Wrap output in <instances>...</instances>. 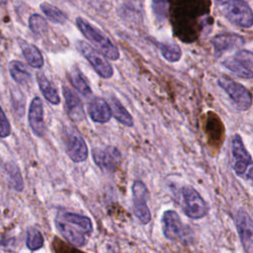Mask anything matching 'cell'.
Segmentation results:
<instances>
[{
	"instance_id": "11",
	"label": "cell",
	"mask_w": 253,
	"mask_h": 253,
	"mask_svg": "<svg viewBox=\"0 0 253 253\" xmlns=\"http://www.w3.org/2000/svg\"><path fill=\"white\" fill-rule=\"evenodd\" d=\"M92 156L95 164L104 172H114L122 161L121 152L117 147L111 145L104 148H94Z\"/></svg>"
},
{
	"instance_id": "18",
	"label": "cell",
	"mask_w": 253,
	"mask_h": 253,
	"mask_svg": "<svg viewBox=\"0 0 253 253\" xmlns=\"http://www.w3.org/2000/svg\"><path fill=\"white\" fill-rule=\"evenodd\" d=\"M37 81L41 92L42 93L45 100H47L52 105H58L60 103V97L57 90L50 83V81L42 73L37 74Z\"/></svg>"
},
{
	"instance_id": "28",
	"label": "cell",
	"mask_w": 253,
	"mask_h": 253,
	"mask_svg": "<svg viewBox=\"0 0 253 253\" xmlns=\"http://www.w3.org/2000/svg\"><path fill=\"white\" fill-rule=\"evenodd\" d=\"M10 133H11V125L4 111L0 107V137L2 138L7 137L10 135Z\"/></svg>"
},
{
	"instance_id": "30",
	"label": "cell",
	"mask_w": 253,
	"mask_h": 253,
	"mask_svg": "<svg viewBox=\"0 0 253 253\" xmlns=\"http://www.w3.org/2000/svg\"><path fill=\"white\" fill-rule=\"evenodd\" d=\"M166 2L163 1H153L152 2V8H153V12L155 13V15L157 17H161L163 15H165V11H166Z\"/></svg>"
},
{
	"instance_id": "22",
	"label": "cell",
	"mask_w": 253,
	"mask_h": 253,
	"mask_svg": "<svg viewBox=\"0 0 253 253\" xmlns=\"http://www.w3.org/2000/svg\"><path fill=\"white\" fill-rule=\"evenodd\" d=\"M111 110H112V115L115 117V119L126 126H133V119L131 117V115L126 111V109L121 104V102L112 97L111 98Z\"/></svg>"
},
{
	"instance_id": "13",
	"label": "cell",
	"mask_w": 253,
	"mask_h": 253,
	"mask_svg": "<svg viewBox=\"0 0 253 253\" xmlns=\"http://www.w3.org/2000/svg\"><path fill=\"white\" fill-rule=\"evenodd\" d=\"M29 125L33 132L42 137L44 134V121H43V106L42 101L39 97H35L29 107L28 114Z\"/></svg>"
},
{
	"instance_id": "10",
	"label": "cell",
	"mask_w": 253,
	"mask_h": 253,
	"mask_svg": "<svg viewBox=\"0 0 253 253\" xmlns=\"http://www.w3.org/2000/svg\"><path fill=\"white\" fill-rule=\"evenodd\" d=\"M133 212L142 224H147L151 219L150 211L147 207L148 191L141 181H135L131 186Z\"/></svg>"
},
{
	"instance_id": "2",
	"label": "cell",
	"mask_w": 253,
	"mask_h": 253,
	"mask_svg": "<svg viewBox=\"0 0 253 253\" xmlns=\"http://www.w3.org/2000/svg\"><path fill=\"white\" fill-rule=\"evenodd\" d=\"M76 26L82 35L91 42V43L104 54L105 57L117 60L120 57V51L118 47L111 42V40L99 29L91 25L88 21L81 17H77L75 20Z\"/></svg>"
},
{
	"instance_id": "26",
	"label": "cell",
	"mask_w": 253,
	"mask_h": 253,
	"mask_svg": "<svg viewBox=\"0 0 253 253\" xmlns=\"http://www.w3.org/2000/svg\"><path fill=\"white\" fill-rule=\"evenodd\" d=\"M26 245L27 247L32 250H38L42 247L43 245V237L39 229L36 227H30L27 230V237H26Z\"/></svg>"
},
{
	"instance_id": "31",
	"label": "cell",
	"mask_w": 253,
	"mask_h": 253,
	"mask_svg": "<svg viewBox=\"0 0 253 253\" xmlns=\"http://www.w3.org/2000/svg\"><path fill=\"white\" fill-rule=\"evenodd\" d=\"M2 167V159H1V157H0V168Z\"/></svg>"
},
{
	"instance_id": "7",
	"label": "cell",
	"mask_w": 253,
	"mask_h": 253,
	"mask_svg": "<svg viewBox=\"0 0 253 253\" xmlns=\"http://www.w3.org/2000/svg\"><path fill=\"white\" fill-rule=\"evenodd\" d=\"M76 47L79 52L88 60V62L92 65L100 77L108 79L113 76V66L101 52H99L84 41H77Z\"/></svg>"
},
{
	"instance_id": "15",
	"label": "cell",
	"mask_w": 253,
	"mask_h": 253,
	"mask_svg": "<svg viewBox=\"0 0 253 253\" xmlns=\"http://www.w3.org/2000/svg\"><path fill=\"white\" fill-rule=\"evenodd\" d=\"M211 43L213 45L214 54L216 57H218L225 51H228L229 49H232L236 46L242 45L244 43V40L239 35L224 33L214 36L211 40Z\"/></svg>"
},
{
	"instance_id": "3",
	"label": "cell",
	"mask_w": 253,
	"mask_h": 253,
	"mask_svg": "<svg viewBox=\"0 0 253 253\" xmlns=\"http://www.w3.org/2000/svg\"><path fill=\"white\" fill-rule=\"evenodd\" d=\"M218 11L231 24L249 29L253 26V11L249 4L242 0H223L216 3Z\"/></svg>"
},
{
	"instance_id": "1",
	"label": "cell",
	"mask_w": 253,
	"mask_h": 253,
	"mask_svg": "<svg viewBox=\"0 0 253 253\" xmlns=\"http://www.w3.org/2000/svg\"><path fill=\"white\" fill-rule=\"evenodd\" d=\"M55 225L62 237L77 247L86 243V236L90 235L93 230L89 217L69 211L59 212L55 217Z\"/></svg>"
},
{
	"instance_id": "20",
	"label": "cell",
	"mask_w": 253,
	"mask_h": 253,
	"mask_svg": "<svg viewBox=\"0 0 253 253\" xmlns=\"http://www.w3.org/2000/svg\"><path fill=\"white\" fill-rule=\"evenodd\" d=\"M9 72L11 77L20 85H25L31 80V72L27 65L20 60H11L9 62Z\"/></svg>"
},
{
	"instance_id": "4",
	"label": "cell",
	"mask_w": 253,
	"mask_h": 253,
	"mask_svg": "<svg viewBox=\"0 0 253 253\" xmlns=\"http://www.w3.org/2000/svg\"><path fill=\"white\" fill-rule=\"evenodd\" d=\"M231 165L235 174L253 186V161L239 134L231 140Z\"/></svg>"
},
{
	"instance_id": "14",
	"label": "cell",
	"mask_w": 253,
	"mask_h": 253,
	"mask_svg": "<svg viewBox=\"0 0 253 253\" xmlns=\"http://www.w3.org/2000/svg\"><path fill=\"white\" fill-rule=\"evenodd\" d=\"M62 93L65 100V106L68 117L75 123H80L84 120V108L79 97L68 87H62Z\"/></svg>"
},
{
	"instance_id": "23",
	"label": "cell",
	"mask_w": 253,
	"mask_h": 253,
	"mask_svg": "<svg viewBox=\"0 0 253 253\" xmlns=\"http://www.w3.org/2000/svg\"><path fill=\"white\" fill-rule=\"evenodd\" d=\"M4 169L7 173L11 187L17 192H22L24 189V180L18 165L9 161L4 165Z\"/></svg>"
},
{
	"instance_id": "6",
	"label": "cell",
	"mask_w": 253,
	"mask_h": 253,
	"mask_svg": "<svg viewBox=\"0 0 253 253\" xmlns=\"http://www.w3.org/2000/svg\"><path fill=\"white\" fill-rule=\"evenodd\" d=\"M181 207L185 214L193 219L204 217L209 211L206 201L192 186L181 189Z\"/></svg>"
},
{
	"instance_id": "19",
	"label": "cell",
	"mask_w": 253,
	"mask_h": 253,
	"mask_svg": "<svg viewBox=\"0 0 253 253\" xmlns=\"http://www.w3.org/2000/svg\"><path fill=\"white\" fill-rule=\"evenodd\" d=\"M67 75H68L69 81L72 84V86L81 95H83L84 97H89L92 94L91 87H90L89 83L87 82L86 78L84 77V75L82 74V72L80 71L79 68L74 66L72 69L69 70Z\"/></svg>"
},
{
	"instance_id": "27",
	"label": "cell",
	"mask_w": 253,
	"mask_h": 253,
	"mask_svg": "<svg viewBox=\"0 0 253 253\" xmlns=\"http://www.w3.org/2000/svg\"><path fill=\"white\" fill-rule=\"evenodd\" d=\"M160 51L162 56L169 62H176L180 60L182 55L181 48L175 43H161Z\"/></svg>"
},
{
	"instance_id": "24",
	"label": "cell",
	"mask_w": 253,
	"mask_h": 253,
	"mask_svg": "<svg viewBox=\"0 0 253 253\" xmlns=\"http://www.w3.org/2000/svg\"><path fill=\"white\" fill-rule=\"evenodd\" d=\"M43 14L49 19L51 22L56 23V24H64L67 21V16L57 7L47 3V2H42L40 5Z\"/></svg>"
},
{
	"instance_id": "8",
	"label": "cell",
	"mask_w": 253,
	"mask_h": 253,
	"mask_svg": "<svg viewBox=\"0 0 253 253\" xmlns=\"http://www.w3.org/2000/svg\"><path fill=\"white\" fill-rule=\"evenodd\" d=\"M63 139L66 147V153L73 162L80 163L87 159V144L76 128L66 126L63 131Z\"/></svg>"
},
{
	"instance_id": "16",
	"label": "cell",
	"mask_w": 253,
	"mask_h": 253,
	"mask_svg": "<svg viewBox=\"0 0 253 253\" xmlns=\"http://www.w3.org/2000/svg\"><path fill=\"white\" fill-rule=\"evenodd\" d=\"M88 114L92 121L105 124L111 120L112 110L110 105L102 98H94L88 105Z\"/></svg>"
},
{
	"instance_id": "9",
	"label": "cell",
	"mask_w": 253,
	"mask_h": 253,
	"mask_svg": "<svg viewBox=\"0 0 253 253\" xmlns=\"http://www.w3.org/2000/svg\"><path fill=\"white\" fill-rule=\"evenodd\" d=\"M161 223L163 234L169 240H185L189 236V228L183 224L179 214L174 211H164Z\"/></svg>"
},
{
	"instance_id": "17",
	"label": "cell",
	"mask_w": 253,
	"mask_h": 253,
	"mask_svg": "<svg viewBox=\"0 0 253 253\" xmlns=\"http://www.w3.org/2000/svg\"><path fill=\"white\" fill-rule=\"evenodd\" d=\"M20 44L22 53L27 62L34 68H42L43 66L44 60L40 49L35 44L26 42L24 41H22Z\"/></svg>"
},
{
	"instance_id": "25",
	"label": "cell",
	"mask_w": 253,
	"mask_h": 253,
	"mask_svg": "<svg viewBox=\"0 0 253 253\" xmlns=\"http://www.w3.org/2000/svg\"><path fill=\"white\" fill-rule=\"evenodd\" d=\"M29 28L35 35L42 36L47 32L48 25L46 20L40 14H32L29 18Z\"/></svg>"
},
{
	"instance_id": "21",
	"label": "cell",
	"mask_w": 253,
	"mask_h": 253,
	"mask_svg": "<svg viewBox=\"0 0 253 253\" xmlns=\"http://www.w3.org/2000/svg\"><path fill=\"white\" fill-rule=\"evenodd\" d=\"M222 65L228 69L234 75L243 78V79H251L253 78V70L244 65L241 61L236 59L234 56L227 57L222 61Z\"/></svg>"
},
{
	"instance_id": "5",
	"label": "cell",
	"mask_w": 253,
	"mask_h": 253,
	"mask_svg": "<svg viewBox=\"0 0 253 253\" xmlns=\"http://www.w3.org/2000/svg\"><path fill=\"white\" fill-rule=\"evenodd\" d=\"M219 87L228 95L232 105L238 111H247L252 105V95L242 84L221 76L217 81Z\"/></svg>"
},
{
	"instance_id": "12",
	"label": "cell",
	"mask_w": 253,
	"mask_h": 253,
	"mask_svg": "<svg viewBox=\"0 0 253 253\" xmlns=\"http://www.w3.org/2000/svg\"><path fill=\"white\" fill-rule=\"evenodd\" d=\"M235 225L244 251L253 253V220L245 210L239 209L237 211Z\"/></svg>"
},
{
	"instance_id": "29",
	"label": "cell",
	"mask_w": 253,
	"mask_h": 253,
	"mask_svg": "<svg viewBox=\"0 0 253 253\" xmlns=\"http://www.w3.org/2000/svg\"><path fill=\"white\" fill-rule=\"evenodd\" d=\"M234 57L241 61L244 65L249 67H253V53L248 50H239L234 54Z\"/></svg>"
}]
</instances>
